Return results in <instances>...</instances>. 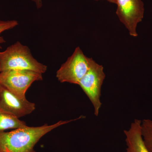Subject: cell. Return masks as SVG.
Listing matches in <instances>:
<instances>
[{
  "instance_id": "6da1fadb",
  "label": "cell",
  "mask_w": 152,
  "mask_h": 152,
  "mask_svg": "<svg viewBox=\"0 0 152 152\" xmlns=\"http://www.w3.org/2000/svg\"><path fill=\"white\" fill-rule=\"evenodd\" d=\"M61 121L53 124L19 128L9 132H0V152H36L35 146L43 136L62 125L80 119Z\"/></svg>"
},
{
  "instance_id": "7a4b0ae2",
  "label": "cell",
  "mask_w": 152,
  "mask_h": 152,
  "mask_svg": "<svg viewBox=\"0 0 152 152\" xmlns=\"http://www.w3.org/2000/svg\"><path fill=\"white\" fill-rule=\"evenodd\" d=\"M11 70L34 71L42 74L47 66L38 62L27 46L17 42L3 51H0V72Z\"/></svg>"
},
{
  "instance_id": "3957f363",
  "label": "cell",
  "mask_w": 152,
  "mask_h": 152,
  "mask_svg": "<svg viewBox=\"0 0 152 152\" xmlns=\"http://www.w3.org/2000/svg\"><path fill=\"white\" fill-rule=\"evenodd\" d=\"M105 76L103 66L91 58L88 70L78 84L92 104L96 116L99 115L102 105L101 89Z\"/></svg>"
},
{
  "instance_id": "277c9868",
  "label": "cell",
  "mask_w": 152,
  "mask_h": 152,
  "mask_svg": "<svg viewBox=\"0 0 152 152\" xmlns=\"http://www.w3.org/2000/svg\"><path fill=\"white\" fill-rule=\"evenodd\" d=\"M90 59L91 58L86 56L80 47H77L72 56L57 71L58 80L61 83L78 85L88 70Z\"/></svg>"
},
{
  "instance_id": "5b68a950",
  "label": "cell",
  "mask_w": 152,
  "mask_h": 152,
  "mask_svg": "<svg viewBox=\"0 0 152 152\" xmlns=\"http://www.w3.org/2000/svg\"><path fill=\"white\" fill-rule=\"evenodd\" d=\"M42 74L25 70L0 72V85L18 96L26 98V93L33 83L42 80Z\"/></svg>"
},
{
  "instance_id": "8992f818",
  "label": "cell",
  "mask_w": 152,
  "mask_h": 152,
  "mask_svg": "<svg viewBox=\"0 0 152 152\" xmlns=\"http://www.w3.org/2000/svg\"><path fill=\"white\" fill-rule=\"evenodd\" d=\"M116 14L132 37H137L138 24L143 18L144 5L142 0H117Z\"/></svg>"
},
{
  "instance_id": "52a82bcc",
  "label": "cell",
  "mask_w": 152,
  "mask_h": 152,
  "mask_svg": "<svg viewBox=\"0 0 152 152\" xmlns=\"http://www.w3.org/2000/svg\"><path fill=\"white\" fill-rule=\"evenodd\" d=\"M35 109V104L26 98H21L0 85V110L19 118L29 115Z\"/></svg>"
},
{
  "instance_id": "ba28073f",
  "label": "cell",
  "mask_w": 152,
  "mask_h": 152,
  "mask_svg": "<svg viewBox=\"0 0 152 152\" xmlns=\"http://www.w3.org/2000/svg\"><path fill=\"white\" fill-rule=\"evenodd\" d=\"M141 123L140 120L135 119L129 130L124 131L126 137V152H149L142 137Z\"/></svg>"
},
{
  "instance_id": "9c48e42d",
  "label": "cell",
  "mask_w": 152,
  "mask_h": 152,
  "mask_svg": "<svg viewBox=\"0 0 152 152\" xmlns=\"http://www.w3.org/2000/svg\"><path fill=\"white\" fill-rule=\"evenodd\" d=\"M27 125L24 121L0 110V132L10 129L24 127Z\"/></svg>"
},
{
  "instance_id": "30bf717a",
  "label": "cell",
  "mask_w": 152,
  "mask_h": 152,
  "mask_svg": "<svg viewBox=\"0 0 152 152\" xmlns=\"http://www.w3.org/2000/svg\"><path fill=\"white\" fill-rule=\"evenodd\" d=\"M141 134L145 146L149 152H152V121L144 119L141 123Z\"/></svg>"
},
{
  "instance_id": "8fae6325",
  "label": "cell",
  "mask_w": 152,
  "mask_h": 152,
  "mask_svg": "<svg viewBox=\"0 0 152 152\" xmlns=\"http://www.w3.org/2000/svg\"><path fill=\"white\" fill-rule=\"evenodd\" d=\"M18 23L15 20H0V50L2 48V45L6 42L5 40L1 36L2 33L5 31L12 29L16 27Z\"/></svg>"
},
{
  "instance_id": "7c38bea8",
  "label": "cell",
  "mask_w": 152,
  "mask_h": 152,
  "mask_svg": "<svg viewBox=\"0 0 152 152\" xmlns=\"http://www.w3.org/2000/svg\"><path fill=\"white\" fill-rule=\"evenodd\" d=\"M36 4V6L38 9L42 7V0H32Z\"/></svg>"
},
{
  "instance_id": "4fadbf2b",
  "label": "cell",
  "mask_w": 152,
  "mask_h": 152,
  "mask_svg": "<svg viewBox=\"0 0 152 152\" xmlns=\"http://www.w3.org/2000/svg\"><path fill=\"white\" fill-rule=\"evenodd\" d=\"M94 1H101V0H94ZM106 1H107L109 2L113 3V4H116L117 0H106Z\"/></svg>"
}]
</instances>
